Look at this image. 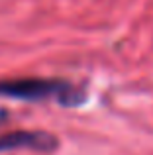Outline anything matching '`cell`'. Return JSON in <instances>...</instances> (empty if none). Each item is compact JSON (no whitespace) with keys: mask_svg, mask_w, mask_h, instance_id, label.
Returning <instances> with one entry per match:
<instances>
[{"mask_svg":"<svg viewBox=\"0 0 153 155\" xmlns=\"http://www.w3.org/2000/svg\"><path fill=\"white\" fill-rule=\"evenodd\" d=\"M0 96L20 100H45L53 98L65 106H75L83 100L79 88L65 81L55 79H12L0 81Z\"/></svg>","mask_w":153,"mask_h":155,"instance_id":"obj_1","label":"cell"},{"mask_svg":"<svg viewBox=\"0 0 153 155\" xmlns=\"http://www.w3.org/2000/svg\"><path fill=\"white\" fill-rule=\"evenodd\" d=\"M37 149V151H53L57 147L55 136L45 132H12L0 137V151L8 149Z\"/></svg>","mask_w":153,"mask_h":155,"instance_id":"obj_2","label":"cell"}]
</instances>
